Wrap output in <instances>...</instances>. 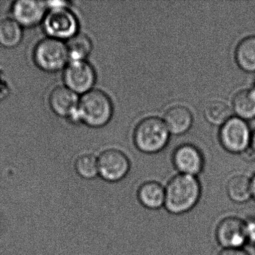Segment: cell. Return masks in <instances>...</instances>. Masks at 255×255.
Segmentation results:
<instances>
[{
  "label": "cell",
  "mask_w": 255,
  "mask_h": 255,
  "mask_svg": "<svg viewBox=\"0 0 255 255\" xmlns=\"http://www.w3.org/2000/svg\"><path fill=\"white\" fill-rule=\"evenodd\" d=\"M33 57L37 66L43 71L56 72L66 67L69 55L66 44L48 37L37 44Z\"/></svg>",
  "instance_id": "4"
},
{
  "label": "cell",
  "mask_w": 255,
  "mask_h": 255,
  "mask_svg": "<svg viewBox=\"0 0 255 255\" xmlns=\"http://www.w3.org/2000/svg\"><path fill=\"white\" fill-rule=\"evenodd\" d=\"M251 146H252V151L255 153V129L252 133V138H251Z\"/></svg>",
  "instance_id": "25"
},
{
  "label": "cell",
  "mask_w": 255,
  "mask_h": 255,
  "mask_svg": "<svg viewBox=\"0 0 255 255\" xmlns=\"http://www.w3.org/2000/svg\"><path fill=\"white\" fill-rule=\"evenodd\" d=\"M169 131L163 120L150 116L138 122L134 129V143L140 151L156 153L165 148L169 139Z\"/></svg>",
  "instance_id": "3"
},
{
  "label": "cell",
  "mask_w": 255,
  "mask_h": 255,
  "mask_svg": "<svg viewBox=\"0 0 255 255\" xmlns=\"http://www.w3.org/2000/svg\"><path fill=\"white\" fill-rule=\"evenodd\" d=\"M79 102L78 95L65 86L55 88L49 96V105L53 113L72 121H79Z\"/></svg>",
  "instance_id": "11"
},
{
  "label": "cell",
  "mask_w": 255,
  "mask_h": 255,
  "mask_svg": "<svg viewBox=\"0 0 255 255\" xmlns=\"http://www.w3.org/2000/svg\"><path fill=\"white\" fill-rule=\"evenodd\" d=\"M237 65L246 72H255V36L243 38L237 44L235 50Z\"/></svg>",
  "instance_id": "17"
},
{
  "label": "cell",
  "mask_w": 255,
  "mask_h": 255,
  "mask_svg": "<svg viewBox=\"0 0 255 255\" xmlns=\"http://www.w3.org/2000/svg\"><path fill=\"white\" fill-rule=\"evenodd\" d=\"M79 23L68 7L50 8L44 19V29L50 38L69 39L78 33Z\"/></svg>",
  "instance_id": "5"
},
{
  "label": "cell",
  "mask_w": 255,
  "mask_h": 255,
  "mask_svg": "<svg viewBox=\"0 0 255 255\" xmlns=\"http://www.w3.org/2000/svg\"><path fill=\"white\" fill-rule=\"evenodd\" d=\"M69 59L71 61L86 60L93 48L92 40L84 33H77L66 43Z\"/></svg>",
  "instance_id": "19"
},
{
  "label": "cell",
  "mask_w": 255,
  "mask_h": 255,
  "mask_svg": "<svg viewBox=\"0 0 255 255\" xmlns=\"http://www.w3.org/2000/svg\"><path fill=\"white\" fill-rule=\"evenodd\" d=\"M136 197L138 203L144 208L160 210L165 206V186L156 180L143 182L137 189Z\"/></svg>",
  "instance_id": "13"
},
{
  "label": "cell",
  "mask_w": 255,
  "mask_h": 255,
  "mask_svg": "<svg viewBox=\"0 0 255 255\" xmlns=\"http://www.w3.org/2000/svg\"><path fill=\"white\" fill-rule=\"evenodd\" d=\"M225 191L234 204H246L252 199L251 177L243 173L233 174L227 180Z\"/></svg>",
  "instance_id": "15"
},
{
  "label": "cell",
  "mask_w": 255,
  "mask_h": 255,
  "mask_svg": "<svg viewBox=\"0 0 255 255\" xmlns=\"http://www.w3.org/2000/svg\"><path fill=\"white\" fill-rule=\"evenodd\" d=\"M77 174L86 179H92L99 174L98 159L92 153L80 155L75 162Z\"/></svg>",
  "instance_id": "21"
},
{
  "label": "cell",
  "mask_w": 255,
  "mask_h": 255,
  "mask_svg": "<svg viewBox=\"0 0 255 255\" xmlns=\"http://www.w3.org/2000/svg\"><path fill=\"white\" fill-rule=\"evenodd\" d=\"M45 2L36 0H19L13 3L11 14L21 26L32 27L44 21L47 11Z\"/></svg>",
  "instance_id": "12"
},
{
  "label": "cell",
  "mask_w": 255,
  "mask_h": 255,
  "mask_svg": "<svg viewBox=\"0 0 255 255\" xmlns=\"http://www.w3.org/2000/svg\"><path fill=\"white\" fill-rule=\"evenodd\" d=\"M222 145L233 153H245L251 144L252 132L246 121L231 117L222 125L219 132Z\"/></svg>",
  "instance_id": "7"
},
{
  "label": "cell",
  "mask_w": 255,
  "mask_h": 255,
  "mask_svg": "<svg viewBox=\"0 0 255 255\" xmlns=\"http://www.w3.org/2000/svg\"><path fill=\"white\" fill-rule=\"evenodd\" d=\"M63 78L65 86L77 95H84L92 90L96 81V73L87 61H71L65 67Z\"/></svg>",
  "instance_id": "9"
},
{
  "label": "cell",
  "mask_w": 255,
  "mask_h": 255,
  "mask_svg": "<svg viewBox=\"0 0 255 255\" xmlns=\"http://www.w3.org/2000/svg\"><path fill=\"white\" fill-rule=\"evenodd\" d=\"M248 245L255 246V216L244 219Z\"/></svg>",
  "instance_id": "22"
},
{
  "label": "cell",
  "mask_w": 255,
  "mask_h": 255,
  "mask_svg": "<svg viewBox=\"0 0 255 255\" xmlns=\"http://www.w3.org/2000/svg\"><path fill=\"white\" fill-rule=\"evenodd\" d=\"M215 238L222 249H242L248 246L244 219L235 215L224 216L216 224Z\"/></svg>",
  "instance_id": "6"
},
{
  "label": "cell",
  "mask_w": 255,
  "mask_h": 255,
  "mask_svg": "<svg viewBox=\"0 0 255 255\" xmlns=\"http://www.w3.org/2000/svg\"><path fill=\"white\" fill-rule=\"evenodd\" d=\"M98 159L99 174L107 181L111 183L121 181L130 171L129 158L119 149H107L101 153Z\"/></svg>",
  "instance_id": "8"
},
{
  "label": "cell",
  "mask_w": 255,
  "mask_h": 255,
  "mask_svg": "<svg viewBox=\"0 0 255 255\" xmlns=\"http://www.w3.org/2000/svg\"><path fill=\"white\" fill-rule=\"evenodd\" d=\"M113 113L111 99L107 94L99 89L86 92L79 102V121L92 128H101L109 123Z\"/></svg>",
  "instance_id": "2"
},
{
  "label": "cell",
  "mask_w": 255,
  "mask_h": 255,
  "mask_svg": "<svg viewBox=\"0 0 255 255\" xmlns=\"http://www.w3.org/2000/svg\"><path fill=\"white\" fill-rule=\"evenodd\" d=\"M172 162L178 174L198 177L204 169V156L199 149L192 144L179 146L174 150Z\"/></svg>",
  "instance_id": "10"
},
{
  "label": "cell",
  "mask_w": 255,
  "mask_h": 255,
  "mask_svg": "<svg viewBox=\"0 0 255 255\" xmlns=\"http://www.w3.org/2000/svg\"><path fill=\"white\" fill-rule=\"evenodd\" d=\"M233 110L237 117L243 120L255 118V89H245L234 95L232 101Z\"/></svg>",
  "instance_id": "16"
},
{
  "label": "cell",
  "mask_w": 255,
  "mask_h": 255,
  "mask_svg": "<svg viewBox=\"0 0 255 255\" xmlns=\"http://www.w3.org/2000/svg\"><path fill=\"white\" fill-rule=\"evenodd\" d=\"M206 119L212 125H221L231 118V109L223 101L213 100L205 104L204 109Z\"/></svg>",
  "instance_id": "20"
},
{
  "label": "cell",
  "mask_w": 255,
  "mask_h": 255,
  "mask_svg": "<svg viewBox=\"0 0 255 255\" xmlns=\"http://www.w3.org/2000/svg\"><path fill=\"white\" fill-rule=\"evenodd\" d=\"M165 190L164 208L174 216L192 211L202 195V186L198 177L178 173L168 180Z\"/></svg>",
  "instance_id": "1"
},
{
  "label": "cell",
  "mask_w": 255,
  "mask_h": 255,
  "mask_svg": "<svg viewBox=\"0 0 255 255\" xmlns=\"http://www.w3.org/2000/svg\"><path fill=\"white\" fill-rule=\"evenodd\" d=\"M217 255H250L244 249H222Z\"/></svg>",
  "instance_id": "23"
},
{
  "label": "cell",
  "mask_w": 255,
  "mask_h": 255,
  "mask_svg": "<svg viewBox=\"0 0 255 255\" xmlns=\"http://www.w3.org/2000/svg\"><path fill=\"white\" fill-rule=\"evenodd\" d=\"M163 121L169 132L174 135H182L190 129L193 116L188 107L174 105L165 111Z\"/></svg>",
  "instance_id": "14"
},
{
  "label": "cell",
  "mask_w": 255,
  "mask_h": 255,
  "mask_svg": "<svg viewBox=\"0 0 255 255\" xmlns=\"http://www.w3.org/2000/svg\"><path fill=\"white\" fill-rule=\"evenodd\" d=\"M23 38L22 26L13 18L0 20V45L5 48L17 47Z\"/></svg>",
  "instance_id": "18"
},
{
  "label": "cell",
  "mask_w": 255,
  "mask_h": 255,
  "mask_svg": "<svg viewBox=\"0 0 255 255\" xmlns=\"http://www.w3.org/2000/svg\"><path fill=\"white\" fill-rule=\"evenodd\" d=\"M251 189H252V198L255 201V174L251 177Z\"/></svg>",
  "instance_id": "24"
}]
</instances>
